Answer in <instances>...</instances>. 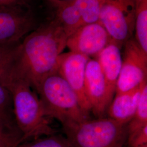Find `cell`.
I'll use <instances>...</instances> for the list:
<instances>
[{
  "instance_id": "1",
  "label": "cell",
  "mask_w": 147,
  "mask_h": 147,
  "mask_svg": "<svg viewBox=\"0 0 147 147\" xmlns=\"http://www.w3.org/2000/svg\"><path fill=\"white\" fill-rule=\"evenodd\" d=\"M68 36L54 18L28 33L21 42L16 64L17 74L36 92L40 82L56 71Z\"/></svg>"
},
{
  "instance_id": "2",
  "label": "cell",
  "mask_w": 147,
  "mask_h": 147,
  "mask_svg": "<svg viewBox=\"0 0 147 147\" xmlns=\"http://www.w3.org/2000/svg\"><path fill=\"white\" fill-rule=\"evenodd\" d=\"M11 92L16 124L24 142L57 134L36 91L16 74L5 87Z\"/></svg>"
},
{
  "instance_id": "3",
  "label": "cell",
  "mask_w": 147,
  "mask_h": 147,
  "mask_svg": "<svg viewBox=\"0 0 147 147\" xmlns=\"http://www.w3.org/2000/svg\"><path fill=\"white\" fill-rule=\"evenodd\" d=\"M47 116L62 126L90 119L73 90L57 71L43 79L36 90Z\"/></svg>"
},
{
  "instance_id": "4",
  "label": "cell",
  "mask_w": 147,
  "mask_h": 147,
  "mask_svg": "<svg viewBox=\"0 0 147 147\" xmlns=\"http://www.w3.org/2000/svg\"><path fill=\"white\" fill-rule=\"evenodd\" d=\"M73 147H123L127 125L110 118L87 119L62 126Z\"/></svg>"
},
{
  "instance_id": "5",
  "label": "cell",
  "mask_w": 147,
  "mask_h": 147,
  "mask_svg": "<svg viewBox=\"0 0 147 147\" xmlns=\"http://www.w3.org/2000/svg\"><path fill=\"white\" fill-rule=\"evenodd\" d=\"M135 0H105L100 10L99 22L112 41L122 48L134 32Z\"/></svg>"
},
{
  "instance_id": "6",
  "label": "cell",
  "mask_w": 147,
  "mask_h": 147,
  "mask_svg": "<svg viewBox=\"0 0 147 147\" xmlns=\"http://www.w3.org/2000/svg\"><path fill=\"white\" fill-rule=\"evenodd\" d=\"M36 22L27 4L0 6V44L20 42L36 28Z\"/></svg>"
},
{
  "instance_id": "7",
  "label": "cell",
  "mask_w": 147,
  "mask_h": 147,
  "mask_svg": "<svg viewBox=\"0 0 147 147\" xmlns=\"http://www.w3.org/2000/svg\"><path fill=\"white\" fill-rule=\"evenodd\" d=\"M116 93L136 88L147 81V54L131 38L124 45Z\"/></svg>"
},
{
  "instance_id": "8",
  "label": "cell",
  "mask_w": 147,
  "mask_h": 147,
  "mask_svg": "<svg viewBox=\"0 0 147 147\" xmlns=\"http://www.w3.org/2000/svg\"><path fill=\"white\" fill-rule=\"evenodd\" d=\"M89 57L69 51L61 53L57 61L56 71L68 84L76 95L84 112L89 116L91 109L85 92V71Z\"/></svg>"
},
{
  "instance_id": "9",
  "label": "cell",
  "mask_w": 147,
  "mask_h": 147,
  "mask_svg": "<svg viewBox=\"0 0 147 147\" xmlns=\"http://www.w3.org/2000/svg\"><path fill=\"white\" fill-rule=\"evenodd\" d=\"M111 40L100 22L86 24L69 36L66 47L70 51L95 58Z\"/></svg>"
},
{
  "instance_id": "10",
  "label": "cell",
  "mask_w": 147,
  "mask_h": 147,
  "mask_svg": "<svg viewBox=\"0 0 147 147\" xmlns=\"http://www.w3.org/2000/svg\"><path fill=\"white\" fill-rule=\"evenodd\" d=\"M84 85L91 112L98 118L105 117L110 102L105 78L95 58H89L86 64Z\"/></svg>"
},
{
  "instance_id": "11",
  "label": "cell",
  "mask_w": 147,
  "mask_h": 147,
  "mask_svg": "<svg viewBox=\"0 0 147 147\" xmlns=\"http://www.w3.org/2000/svg\"><path fill=\"white\" fill-rule=\"evenodd\" d=\"M121 49L111 40L94 58L99 63L105 78L110 104L116 93L117 83L121 71L122 63Z\"/></svg>"
},
{
  "instance_id": "12",
  "label": "cell",
  "mask_w": 147,
  "mask_h": 147,
  "mask_svg": "<svg viewBox=\"0 0 147 147\" xmlns=\"http://www.w3.org/2000/svg\"><path fill=\"white\" fill-rule=\"evenodd\" d=\"M146 82L129 91L116 93L107 111L109 117L127 125L136 113L143 86Z\"/></svg>"
},
{
  "instance_id": "13",
  "label": "cell",
  "mask_w": 147,
  "mask_h": 147,
  "mask_svg": "<svg viewBox=\"0 0 147 147\" xmlns=\"http://www.w3.org/2000/svg\"><path fill=\"white\" fill-rule=\"evenodd\" d=\"M53 8L54 19L68 37L84 25L79 11L72 0H47Z\"/></svg>"
},
{
  "instance_id": "14",
  "label": "cell",
  "mask_w": 147,
  "mask_h": 147,
  "mask_svg": "<svg viewBox=\"0 0 147 147\" xmlns=\"http://www.w3.org/2000/svg\"><path fill=\"white\" fill-rule=\"evenodd\" d=\"M20 43L0 44V84L5 87L16 74Z\"/></svg>"
},
{
  "instance_id": "15",
  "label": "cell",
  "mask_w": 147,
  "mask_h": 147,
  "mask_svg": "<svg viewBox=\"0 0 147 147\" xmlns=\"http://www.w3.org/2000/svg\"><path fill=\"white\" fill-rule=\"evenodd\" d=\"M135 1L134 39L144 53L147 54V0Z\"/></svg>"
},
{
  "instance_id": "16",
  "label": "cell",
  "mask_w": 147,
  "mask_h": 147,
  "mask_svg": "<svg viewBox=\"0 0 147 147\" xmlns=\"http://www.w3.org/2000/svg\"><path fill=\"white\" fill-rule=\"evenodd\" d=\"M0 125L18 129L16 124L11 92L1 84H0Z\"/></svg>"
},
{
  "instance_id": "17",
  "label": "cell",
  "mask_w": 147,
  "mask_h": 147,
  "mask_svg": "<svg viewBox=\"0 0 147 147\" xmlns=\"http://www.w3.org/2000/svg\"><path fill=\"white\" fill-rule=\"evenodd\" d=\"M79 11L84 24L98 22L100 10L105 0H72Z\"/></svg>"
},
{
  "instance_id": "18",
  "label": "cell",
  "mask_w": 147,
  "mask_h": 147,
  "mask_svg": "<svg viewBox=\"0 0 147 147\" xmlns=\"http://www.w3.org/2000/svg\"><path fill=\"white\" fill-rule=\"evenodd\" d=\"M17 147H73L65 137L56 134L21 143Z\"/></svg>"
},
{
  "instance_id": "19",
  "label": "cell",
  "mask_w": 147,
  "mask_h": 147,
  "mask_svg": "<svg viewBox=\"0 0 147 147\" xmlns=\"http://www.w3.org/2000/svg\"><path fill=\"white\" fill-rule=\"evenodd\" d=\"M147 125V82L143 85L136 111L127 124V130Z\"/></svg>"
},
{
  "instance_id": "20",
  "label": "cell",
  "mask_w": 147,
  "mask_h": 147,
  "mask_svg": "<svg viewBox=\"0 0 147 147\" xmlns=\"http://www.w3.org/2000/svg\"><path fill=\"white\" fill-rule=\"evenodd\" d=\"M24 142L18 129L0 126V147H17Z\"/></svg>"
},
{
  "instance_id": "21",
  "label": "cell",
  "mask_w": 147,
  "mask_h": 147,
  "mask_svg": "<svg viewBox=\"0 0 147 147\" xmlns=\"http://www.w3.org/2000/svg\"><path fill=\"white\" fill-rule=\"evenodd\" d=\"M126 142L129 147H147V125L127 130Z\"/></svg>"
},
{
  "instance_id": "22",
  "label": "cell",
  "mask_w": 147,
  "mask_h": 147,
  "mask_svg": "<svg viewBox=\"0 0 147 147\" xmlns=\"http://www.w3.org/2000/svg\"><path fill=\"white\" fill-rule=\"evenodd\" d=\"M28 1L29 0H0V6L27 5Z\"/></svg>"
},
{
  "instance_id": "23",
  "label": "cell",
  "mask_w": 147,
  "mask_h": 147,
  "mask_svg": "<svg viewBox=\"0 0 147 147\" xmlns=\"http://www.w3.org/2000/svg\"><path fill=\"white\" fill-rule=\"evenodd\" d=\"M0 126H2V125H0Z\"/></svg>"
}]
</instances>
